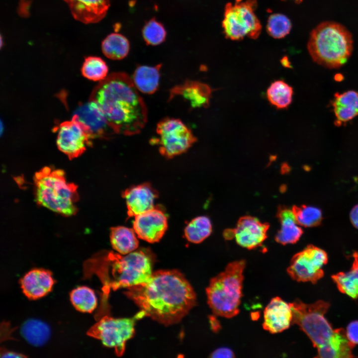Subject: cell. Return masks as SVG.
Listing matches in <instances>:
<instances>
[{
  "mask_svg": "<svg viewBox=\"0 0 358 358\" xmlns=\"http://www.w3.org/2000/svg\"><path fill=\"white\" fill-rule=\"evenodd\" d=\"M127 289L124 294L145 316L166 326L179 322L196 303L192 286L176 270L154 272L147 282Z\"/></svg>",
  "mask_w": 358,
  "mask_h": 358,
  "instance_id": "6da1fadb",
  "label": "cell"
},
{
  "mask_svg": "<svg viewBox=\"0 0 358 358\" xmlns=\"http://www.w3.org/2000/svg\"><path fill=\"white\" fill-rule=\"evenodd\" d=\"M132 78L124 72L110 74L95 87L90 100L101 109L116 134H139L147 121L146 104Z\"/></svg>",
  "mask_w": 358,
  "mask_h": 358,
  "instance_id": "7a4b0ae2",
  "label": "cell"
},
{
  "mask_svg": "<svg viewBox=\"0 0 358 358\" xmlns=\"http://www.w3.org/2000/svg\"><path fill=\"white\" fill-rule=\"evenodd\" d=\"M152 264L150 255L143 250L126 255L102 251L86 261L84 264L85 275L88 277L95 274L102 284L101 307L96 318H100L104 312H107L106 302L111 289L127 288L147 282L153 274Z\"/></svg>",
  "mask_w": 358,
  "mask_h": 358,
  "instance_id": "3957f363",
  "label": "cell"
},
{
  "mask_svg": "<svg viewBox=\"0 0 358 358\" xmlns=\"http://www.w3.org/2000/svg\"><path fill=\"white\" fill-rule=\"evenodd\" d=\"M292 324L298 325L317 350L316 358H350L354 357L355 346L347 338L343 328L333 329L325 317L330 304L319 300L311 304L297 299L290 303Z\"/></svg>",
  "mask_w": 358,
  "mask_h": 358,
  "instance_id": "277c9868",
  "label": "cell"
},
{
  "mask_svg": "<svg viewBox=\"0 0 358 358\" xmlns=\"http://www.w3.org/2000/svg\"><path fill=\"white\" fill-rule=\"evenodd\" d=\"M308 51L316 63L330 69L344 65L353 49L351 32L343 25L334 21L321 22L310 33Z\"/></svg>",
  "mask_w": 358,
  "mask_h": 358,
  "instance_id": "5b68a950",
  "label": "cell"
},
{
  "mask_svg": "<svg viewBox=\"0 0 358 358\" xmlns=\"http://www.w3.org/2000/svg\"><path fill=\"white\" fill-rule=\"evenodd\" d=\"M245 266L244 260L232 262L210 279L206 292L214 315L231 318L239 313Z\"/></svg>",
  "mask_w": 358,
  "mask_h": 358,
  "instance_id": "8992f818",
  "label": "cell"
},
{
  "mask_svg": "<svg viewBox=\"0 0 358 358\" xmlns=\"http://www.w3.org/2000/svg\"><path fill=\"white\" fill-rule=\"evenodd\" d=\"M34 181L38 204L64 216L76 213L78 187L66 181L63 171L44 167L36 173Z\"/></svg>",
  "mask_w": 358,
  "mask_h": 358,
  "instance_id": "52a82bcc",
  "label": "cell"
},
{
  "mask_svg": "<svg viewBox=\"0 0 358 358\" xmlns=\"http://www.w3.org/2000/svg\"><path fill=\"white\" fill-rule=\"evenodd\" d=\"M256 0H236L226 3L222 26L225 37L239 41L248 37L256 39L259 36L262 25L255 14Z\"/></svg>",
  "mask_w": 358,
  "mask_h": 358,
  "instance_id": "ba28073f",
  "label": "cell"
},
{
  "mask_svg": "<svg viewBox=\"0 0 358 358\" xmlns=\"http://www.w3.org/2000/svg\"><path fill=\"white\" fill-rule=\"evenodd\" d=\"M144 316L142 310L129 318H114L104 315L89 330L87 335L100 340L105 346L114 348L115 354L121 357L126 342L134 335L135 322Z\"/></svg>",
  "mask_w": 358,
  "mask_h": 358,
  "instance_id": "9c48e42d",
  "label": "cell"
},
{
  "mask_svg": "<svg viewBox=\"0 0 358 358\" xmlns=\"http://www.w3.org/2000/svg\"><path fill=\"white\" fill-rule=\"evenodd\" d=\"M158 137L151 143L158 146L160 154L172 158L187 151L197 141L191 130L180 119L167 117L157 125Z\"/></svg>",
  "mask_w": 358,
  "mask_h": 358,
  "instance_id": "30bf717a",
  "label": "cell"
},
{
  "mask_svg": "<svg viewBox=\"0 0 358 358\" xmlns=\"http://www.w3.org/2000/svg\"><path fill=\"white\" fill-rule=\"evenodd\" d=\"M327 262L325 251L309 245L293 256L287 272L295 281L315 283L323 277L322 268Z\"/></svg>",
  "mask_w": 358,
  "mask_h": 358,
  "instance_id": "8fae6325",
  "label": "cell"
},
{
  "mask_svg": "<svg viewBox=\"0 0 358 358\" xmlns=\"http://www.w3.org/2000/svg\"><path fill=\"white\" fill-rule=\"evenodd\" d=\"M91 140L88 128L75 114L71 120L61 123L58 127L57 147L70 160L83 154L91 145Z\"/></svg>",
  "mask_w": 358,
  "mask_h": 358,
  "instance_id": "7c38bea8",
  "label": "cell"
},
{
  "mask_svg": "<svg viewBox=\"0 0 358 358\" xmlns=\"http://www.w3.org/2000/svg\"><path fill=\"white\" fill-rule=\"evenodd\" d=\"M133 226L138 238L155 243L160 241L167 230V217L162 209L155 206L135 216Z\"/></svg>",
  "mask_w": 358,
  "mask_h": 358,
  "instance_id": "4fadbf2b",
  "label": "cell"
},
{
  "mask_svg": "<svg viewBox=\"0 0 358 358\" xmlns=\"http://www.w3.org/2000/svg\"><path fill=\"white\" fill-rule=\"evenodd\" d=\"M74 114L88 128L91 139L108 138L116 134L101 109L92 100L89 99L88 102L80 105Z\"/></svg>",
  "mask_w": 358,
  "mask_h": 358,
  "instance_id": "5bb4252c",
  "label": "cell"
},
{
  "mask_svg": "<svg viewBox=\"0 0 358 358\" xmlns=\"http://www.w3.org/2000/svg\"><path fill=\"white\" fill-rule=\"evenodd\" d=\"M269 225L258 218L245 216L241 217L233 229L234 238L240 246L251 250L262 246L267 238Z\"/></svg>",
  "mask_w": 358,
  "mask_h": 358,
  "instance_id": "9a60e30c",
  "label": "cell"
},
{
  "mask_svg": "<svg viewBox=\"0 0 358 358\" xmlns=\"http://www.w3.org/2000/svg\"><path fill=\"white\" fill-rule=\"evenodd\" d=\"M292 318L290 303L275 297L271 299L264 310L263 327L271 334L280 333L290 327Z\"/></svg>",
  "mask_w": 358,
  "mask_h": 358,
  "instance_id": "2e32d148",
  "label": "cell"
},
{
  "mask_svg": "<svg viewBox=\"0 0 358 358\" xmlns=\"http://www.w3.org/2000/svg\"><path fill=\"white\" fill-rule=\"evenodd\" d=\"M122 195L129 217H135L153 208L154 201L158 196L156 191L148 183L127 188Z\"/></svg>",
  "mask_w": 358,
  "mask_h": 358,
  "instance_id": "e0dca14e",
  "label": "cell"
},
{
  "mask_svg": "<svg viewBox=\"0 0 358 358\" xmlns=\"http://www.w3.org/2000/svg\"><path fill=\"white\" fill-rule=\"evenodd\" d=\"M74 18L85 24L97 23L106 15L110 0H64Z\"/></svg>",
  "mask_w": 358,
  "mask_h": 358,
  "instance_id": "ac0fdd59",
  "label": "cell"
},
{
  "mask_svg": "<svg viewBox=\"0 0 358 358\" xmlns=\"http://www.w3.org/2000/svg\"><path fill=\"white\" fill-rule=\"evenodd\" d=\"M54 283L52 273L42 268L30 270L20 280L23 293L30 299L45 296L51 290Z\"/></svg>",
  "mask_w": 358,
  "mask_h": 358,
  "instance_id": "d6986e66",
  "label": "cell"
},
{
  "mask_svg": "<svg viewBox=\"0 0 358 358\" xmlns=\"http://www.w3.org/2000/svg\"><path fill=\"white\" fill-rule=\"evenodd\" d=\"M211 92V89L207 85L188 80L171 89L169 99L180 96L189 102L192 108L207 107L209 104Z\"/></svg>",
  "mask_w": 358,
  "mask_h": 358,
  "instance_id": "ffe728a7",
  "label": "cell"
},
{
  "mask_svg": "<svg viewBox=\"0 0 358 358\" xmlns=\"http://www.w3.org/2000/svg\"><path fill=\"white\" fill-rule=\"evenodd\" d=\"M277 217L281 227L275 236V241L282 245L296 243L303 234L291 210L283 206L278 207Z\"/></svg>",
  "mask_w": 358,
  "mask_h": 358,
  "instance_id": "44dd1931",
  "label": "cell"
},
{
  "mask_svg": "<svg viewBox=\"0 0 358 358\" xmlns=\"http://www.w3.org/2000/svg\"><path fill=\"white\" fill-rule=\"evenodd\" d=\"M332 105L337 125L348 122L358 115V92L354 90L337 92Z\"/></svg>",
  "mask_w": 358,
  "mask_h": 358,
  "instance_id": "7402d4cb",
  "label": "cell"
},
{
  "mask_svg": "<svg viewBox=\"0 0 358 358\" xmlns=\"http://www.w3.org/2000/svg\"><path fill=\"white\" fill-rule=\"evenodd\" d=\"M162 64L156 66H139L135 70L132 81L137 89L142 92L152 94L158 89Z\"/></svg>",
  "mask_w": 358,
  "mask_h": 358,
  "instance_id": "603a6c76",
  "label": "cell"
},
{
  "mask_svg": "<svg viewBox=\"0 0 358 358\" xmlns=\"http://www.w3.org/2000/svg\"><path fill=\"white\" fill-rule=\"evenodd\" d=\"M354 261L350 270L332 276L338 289L353 299L358 298V252L353 255Z\"/></svg>",
  "mask_w": 358,
  "mask_h": 358,
  "instance_id": "cb8c5ba5",
  "label": "cell"
},
{
  "mask_svg": "<svg viewBox=\"0 0 358 358\" xmlns=\"http://www.w3.org/2000/svg\"><path fill=\"white\" fill-rule=\"evenodd\" d=\"M134 229L124 226L111 228L110 242L112 248L118 253L126 255L138 247L139 242Z\"/></svg>",
  "mask_w": 358,
  "mask_h": 358,
  "instance_id": "d4e9b609",
  "label": "cell"
},
{
  "mask_svg": "<svg viewBox=\"0 0 358 358\" xmlns=\"http://www.w3.org/2000/svg\"><path fill=\"white\" fill-rule=\"evenodd\" d=\"M21 334L24 339L34 346H41L48 340L50 330L45 323L35 319L25 321L21 327Z\"/></svg>",
  "mask_w": 358,
  "mask_h": 358,
  "instance_id": "484cf974",
  "label": "cell"
},
{
  "mask_svg": "<svg viewBox=\"0 0 358 358\" xmlns=\"http://www.w3.org/2000/svg\"><path fill=\"white\" fill-rule=\"evenodd\" d=\"M130 43L123 35L112 33L107 35L102 41L101 50L108 58L118 60L126 57L129 52Z\"/></svg>",
  "mask_w": 358,
  "mask_h": 358,
  "instance_id": "4316f807",
  "label": "cell"
},
{
  "mask_svg": "<svg viewBox=\"0 0 358 358\" xmlns=\"http://www.w3.org/2000/svg\"><path fill=\"white\" fill-rule=\"evenodd\" d=\"M293 93L292 88L282 80L274 81L267 91L268 101L277 109L287 108L292 102Z\"/></svg>",
  "mask_w": 358,
  "mask_h": 358,
  "instance_id": "83f0119b",
  "label": "cell"
},
{
  "mask_svg": "<svg viewBox=\"0 0 358 358\" xmlns=\"http://www.w3.org/2000/svg\"><path fill=\"white\" fill-rule=\"evenodd\" d=\"M212 232V224L206 216H201L192 219L186 226L184 235L187 240L193 243H200L207 238Z\"/></svg>",
  "mask_w": 358,
  "mask_h": 358,
  "instance_id": "f1b7e54d",
  "label": "cell"
},
{
  "mask_svg": "<svg viewBox=\"0 0 358 358\" xmlns=\"http://www.w3.org/2000/svg\"><path fill=\"white\" fill-rule=\"evenodd\" d=\"M70 299L75 308L82 312L91 313L97 306L93 290L85 286L73 289L70 293Z\"/></svg>",
  "mask_w": 358,
  "mask_h": 358,
  "instance_id": "f546056e",
  "label": "cell"
},
{
  "mask_svg": "<svg viewBox=\"0 0 358 358\" xmlns=\"http://www.w3.org/2000/svg\"><path fill=\"white\" fill-rule=\"evenodd\" d=\"M108 68L100 57L89 56L85 58L81 68L84 77L93 81H101L107 77Z\"/></svg>",
  "mask_w": 358,
  "mask_h": 358,
  "instance_id": "4dcf8cb0",
  "label": "cell"
},
{
  "mask_svg": "<svg viewBox=\"0 0 358 358\" xmlns=\"http://www.w3.org/2000/svg\"><path fill=\"white\" fill-rule=\"evenodd\" d=\"M292 210L297 224L300 226L312 227L318 226L321 223L322 214L318 208L302 205L293 206Z\"/></svg>",
  "mask_w": 358,
  "mask_h": 358,
  "instance_id": "1f68e13d",
  "label": "cell"
},
{
  "mask_svg": "<svg viewBox=\"0 0 358 358\" xmlns=\"http://www.w3.org/2000/svg\"><path fill=\"white\" fill-rule=\"evenodd\" d=\"M290 20L281 13H273L268 18L266 29L268 33L275 39H281L288 35L291 29Z\"/></svg>",
  "mask_w": 358,
  "mask_h": 358,
  "instance_id": "d6a6232c",
  "label": "cell"
},
{
  "mask_svg": "<svg viewBox=\"0 0 358 358\" xmlns=\"http://www.w3.org/2000/svg\"><path fill=\"white\" fill-rule=\"evenodd\" d=\"M142 33L146 43L151 46H156L163 43L167 36V32L164 25L155 17L145 24Z\"/></svg>",
  "mask_w": 358,
  "mask_h": 358,
  "instance_id": "836d02e7",
  "label": "cell"
},
{
  "mask_svg": "<svg viewBox=\"0 0 358 358\" xmlns=\"http://www.w3.org/2000/svg\"><path fill=\"white\" fill-rule=\"evenodd\" d=\"M346 332L350 342L355 346L358 344V320L350 323L347 326Z\"/></svg>",
  "mask_w": 358,
  "mask_h": 358,
  "instance_id": "e575fe53",
  "label": "cell"
},
{
  "mask_svg": "<svg viewBox=\"0 0 358 358\" xmlns=\"http://www.w3.org/2000/svg\"><path fill=\"white\" fill-rule=\"evenodd\" d=\"M235 357L234 353L228 348L221 347L214 350L210 355L212 358H233Z\"/></svg>",
  "mask_w": 358,
  "mask_h": 358,
  "instance_id": "d590c367",
  "label": "cell"
},
{
  "mask_svg": "<svg viewBox=\"0 0 358 358\" xmlns=\"http://www.w3.org/2000/svg\"><path fill=\"white\" fill-rule=\"evenodd\" d=\"M350 220L353 226L358 229V204L355 205L350 212Z\"/></svg>",
  "mask_w": 358,
  "mask_h": 358,
  "instance_id": "8d00e7d4",
  "label": "cell"
},
{
  "mask_svg": "<svg viewBox=\"0 0 358 358\" xmlns=\"http://www.w3.org/2000/svg\"><path fill=\"white\" fill-rule=\"evenodd\" d=\"M1 358H23L26 357L24 355L20 354L14 353L13 352H9L5 350H1L0 353Z\"/></svg>",
  "mask_w": 358,
  "mask_h": 358,
  "instance_id": "74e56055",
  "label": "cell"
},
{
  "mask_svg": "<svg viewBox=\"0 0 358 358\" xmlns=\"http://www.w3.org/2000/svg\"><path fill=\"white\" fill-rule=\"evenodd\" d=\"M209 319L212 330L215 332L219 330L221 328V325L219 321L214 317V316H211Z\"/></svg>",
  "mask_w": 358,
  "mask_h": 358,
  "instance_id": "f35d334b",
  "label": "cell"
},
{
  "mask_svg": "<svg viewBox=\"0 0 358 358\" xmlns=\"http://www.w3.org/2000/svg\"><path fill=\"white\" fill-rule=\"evenodd\" d=\"M223 234L225 239L230 240L234 238L233 229H227L224 232Z\"/></svg>",
  "mask_w": 358,
  "mask_h": 358,
  "instance_id": "ab89813d",
  "label": "cell"
},
{
  "mask_svg": "<svg viewBox=\"0 0 358 358\" xmlns=\"http://www.w3.org/2000/svg\"><path fill=\"white\" fill-rule=\"evenodd\" d=\"M294 1H295L296 3H301L303 0H292Z\"/></svg>",
  "mask_w": 358,
  "mask_h": 358,
  "instance_id": "60d3db41",
  "label": "cell"
}]
</instances>
